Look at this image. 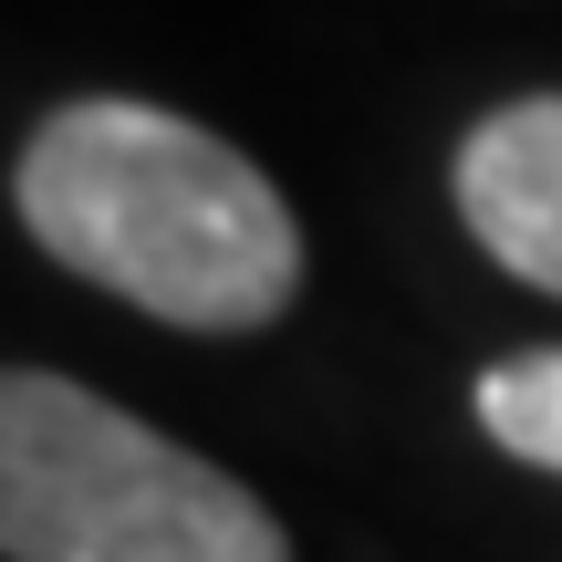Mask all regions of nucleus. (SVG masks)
<instances>
[{
    "mask_svg": "<svg viewBox=\"0 0 562 562\" xmlns=\"http://www.w3.org/2000/svg\"><path fill=\"white\" fill-rule=\"evenodd\" d=\"M459 220L510 281L562 292V94H510L459 136Z\"/></svg>",
    "mask_w": 562,
    "mask_h": 562,
    "instance_id": "7ed1b4c3",
    "label": "nucleus"
},
{
    "mask_svg": "<svg viewBox=\"0 0 562 562\" xmlns=\"http://www.w3.org/2000/svg\"><path fill=\"white\" fill-rule=\"evenodd\" d=\"M480 427L510 448V459H531V469L562 480V344L490 364V375H480Z\"/></svg>",
    "mask_w": 562,
    "mask_h": 562,
    "instance_id": "20e7f679",
    "label": "nucleus"
},
{
    "mask_svg": "<svg viewBox=\"0 0 562 562\" xmlns=\"http://www.w3.org/2000/svg\"><path fill=\"white\" fill-rule=\"evenodd\" d=\"M0 562H292V542L220 459L74 375L0 364Z\"/></svg>",
    "mask_w": 562,
    "mask_h": 562,
    "instance_id": "f03ea898",
    "label": "nucleus"
},
{
    "mask_svg": "<svg viewBox=\"0 0 562 562\" xmlns=\"http://www.w3.org/2000/svg\"><path fill=\"white\" fill-rule=\"evenodd\" d=\"M11 199L74 281L178 334H261L302 292V229L281 188L229 136L146 94H83L42 115Z\"/></svg>",
    "mask_w": 562,
    "mask_h": 562,
    "instance_id": "f257e3e1",
    "label": "nucleus"
}]
</instances>
